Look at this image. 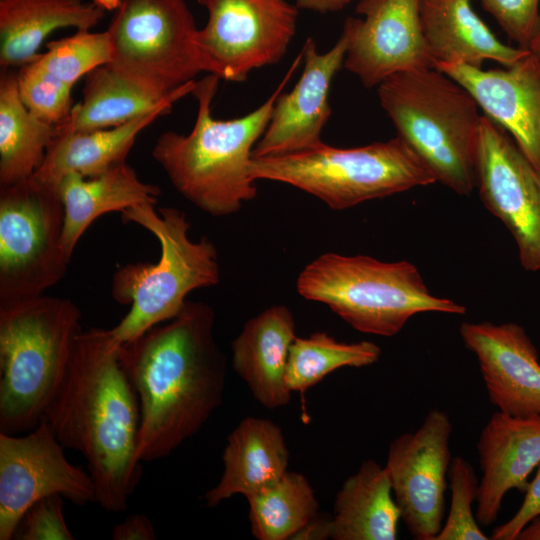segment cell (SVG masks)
<instances>
[{"label": "cell", "mask_w": 540, "mask_h": 540, "mask_svg": "<svg viewBox=\"0 0 540 540\" xmlns=\"http://www.w3.org/2000/svg\"><path fill=\"white\" fill-rule=\"evenodd\" d=\"M214 328V310L187 300L174 318L120 345L139 400L142 462L167 457L222 404L227 367Z\"/></svg>", "instance_id": "6da1fadb"}, {"label": "cell", "mask_w": 540, "mask_h": 540, "mask_svg": "<svg viewBox=\"0 0 540 540\" xmlns=\"http://www.w3.org/2000/svg\"><path fill=\"white\" fill-rule=\"evenodd\" d=\"M110 329L78 335L66 376L43 418L58 441L83 455L105 511L127 509L142 476L136 389Z\"/></svg>", "instance_id": "7a4b0ae2"}, {"label": "cell", "mask_w": 540, "mask_h": 540, "mask_svg": "<svg viewBox=\"0 0 540 540\" xmlns=\"http://www.w3.org/2000/svg\"><path fill=\"white\" fill-rule=\"evenodd\" d=\"M302 60V51L276 90L255 110L242 117L219 120L211 113L220 77L208 74L195 81L196 120L188 135L163 132L152 149L153 159L176 191L212 216L238 212L257 196L249 167L253 150L269 123L278 95Z\"/></svg>", "instance_id": "3957f363"}, {"label": "cell", "mask_w": 540, "mask_h": 540, "mask_svg": "<svg viewBox=\"0 0 540 540\" xmlns=\"http://www.w3.org/2000/svg\"><path fill=\"white\" fill-rule=\"evenodd\" d=\"M68 298L40 295L0 306V432L34 429L57 394L82 332Z\"/></svg>", "instance_id": "277c9868"}, {"label": "cell", "mask_w": 540, "mask_h": 540, "mask_svg": "<svg viewBox=\"0 0 540 540\" xmlns=\"http://www.w3.org/2000/svg\"><path fill=\"white\" fill-rule=\"evenodd\" d=\"M397 136L440 182L468 196L476 187L481 115L473 96L436 68L405 71L377 86Z\"/></svg>", "instance_id": "5b68a950"}, {"label": "cell", "mask_w": 540, "mask_h": 540, "mask_svg": "<svg viewBox=\"0 0 540 540\" xmlns=\"http://www.w3.org/2000/svg\"><path fill=\"white\" fill-rule=\"evenodd\" d=\"M121 217L124 223L138 224L152 233L160 244L156 263H129L113 275L112 297L130 305L110 329L122 344L174 318L192 291L218 284L220 267L214 244L205 237L191 240L190 222L179 209L156 211L155 204L142 203L125 210Z\"/></svg>", "instance_id": "8992f818"}, {"label": "cell", "mask_w": 540, "mask_h": 540, "mask_svg": "<svg viewBox=\"0 0 540 540\" xmlns=\"http://www.w3.org/2000/svg\"><path fill=\"white\" fill-rule=\"evenodd\" d=\"M296 289L303 298L328 306L355 330L384 337L398 334L419 313H466L464 305L433 295L407 260L324 253L301 270Z\"/></svg>", "instance_id": "52a82bcc"}, {"label": "cell", "mask_w": 540, "mask_h": 540, "mask_svg": "<svg viewBox=\"0 0 540 540\" xmlns=\"http://www.w3.org/2000/svg\"><path fill=\"white\" fill-rule=\"evenodd\" d=\"M251 177L289 184L333 210L385 198L436 182L428 167L399 136L354 148L323 141L294 153L253 157Z\"/></svg>", "instance_id": "ba28073f"}, {"label": "cell", "mask_w": 540, "mask_h": 540, "mask_svg": "<svg viewBox=\"0 0 540 540\" xmlns=\"http://www.w3.org/2000/svg\"><path fill=\"white\" fill-rule=\"evenodd\" d=\"M197 30L184 0H122L107 29L113 47L107 64L132 85L166 98L209 73Z\"/></svg>", "instance_id": "9c48e42d"}, {"label": "cell", "mask_w": 540, "mask_h": 540, "mask_svg": "<svg viewBox=\"0 0 540 540\" xmlns=\"http://www.w3.org/2000/svg\"><path fill=\"white\" fill-rule=\"evenodd\" d=\"M64 206L33 175L0 187V306L43 295L65 276Z\"/></svg>", "instance_id": "30bf717a"}, {"label": "cell", "mask_w": 540, "mask_h": 540, "mask_svg": "<svg viewBox=\"0 0 540 540\" xmlns=\"http://www.w3.org/2000/svg\"><path fill=\"white\" fill-rule=\"evenodd\" d=\"M208 21L196 33L209 74L232 82L279 62L296 32L298 7L287 0H197Z\"/></svg>", "instance_id": "8fae6325"}, {"label": "cell", "mask_w": 540, "mask_h": 540, "mask_svg": "<svg viewBox=\"0 0 540 540\" xmlns=\"http://www.w3.org/2000/svg\"><path fill=\"white\" fill-rule=\"evenodd\" d=\"M52 495L96 503L90 473L68 461L44 418L26 434L0 432V540L13 539L26 511Z\"/></svg>", "instance_id": "7c38bea8"}, {"label": "cell", "mask_w": 540, "mask_h": 540, "mask_svg": "<svg viewBox=\"0 0 540 540\" xmlns=\"http://www.w3.org/2000/svg\"><path fill=\"white\" fill-rule=\"evenodd\" d=\"M476 187L485 208L514 238L521 266L540 271V170L486 115L480 124Z\"/></svg>", "instance_id": "4fadbf2b"}, {"label": "cell", "mask_w": 540, "mask_h": 540, "mask_svg": "<svg viewBox=\"0 0 540 540\" xmlns=\"http://www.w3.org/2000/svg\"><path fill=\"white\" fill-rule=\"evenodd\" d=\"M452 430L448 414L435 408L388 448L384 467L401 520L416 540H435L444 523Z\"/></svg>", "instance_id": "5bb4252c"}, {"label": "cell", "mask_w": 540, "mask_h": 540, "mask_svg": "<svg viewBox=\"0 0 540 540\" xmlns=\"http://www.w3.org/2000/svg\"><path fill=\"white\" fill-rule=\"evenodd\" d=\"M420 0H360L346 18L344 68L367 87L397 73L435 68L419 15Z\"/></svg>", "instance_id": "9a60e30c"}, {"label": "cell", "mask_w": 540, "mask_h": 540, "mask_svg": "<svg viewBox=\"0 0 540 540\" xmlns=\"http://www.w3.org/2000/svg\"><path fill=\"white\" fill-rule=\"evenodd\" d=\"M347 44L341 32L334 46L320 53L316 42L307 38L301 50L302 74L290 92L278 95L253 157L294 153L322 142L321 133L331 115V83L344 66Z\"/></svg>", "instance_id": "2e32d148"}, {"label": "cell", "mask_w": 540, "mask_h": 540, "mask_svg": "<svg viewBox=\"0 0 540 540\" xmlns=\"http://www.w3.org/2000/svg\"><path fill=\"white\" fill-rule=\"evenodd\" d=\"M459 333L477 358L489 401L511 416L540 415V360L526 330L514 322H463Z\"/></svg>", "instance_id": "e0dca14e"}, {"label": "cell", "mask_w": 540, "mask_h": 540, "mask_svg": "<svg viewBox=\"0 0 540 540\" xmlns=\"http://www.w3.org/2000/svg\"><path fill=\"white\" fill-rule=\"evenodd\" d=\"M503 69L440 63L436 69L463 86L485 115L513 138L540 170V59L528 52Z\"/></svg>", "instance_id": "ac0fdd59"}, {"label": "cell", "mask_w": 540, "mask_h": 540, "mask_svg": "<svg viewBox=\"0 0 540 540\" xmlns=\"http://www.w3.org/2000/svg\"><path fill=\"white\" fill-rule=\"evenodd\" d=\"M476 449L482 475L475 515L481 526H489L497 520L505 495L513 489L525 493L540 464V415L496 411L482 428Z\"/></svg>", "instance_id": "d6986e66"}, {"label": "cell", "mask_w": 540, "mask_h": 540, "mask_svg": "<svg viewBox=\"0 0 540 540\" xmlns=\"http://www.w3.org/2000/svg\"><path fill=\"white\" fill-rule=\"evenodd\" d=\"M295 329L291 310L272 305L250 318L231 345L234 371L255 400L270 410L287 405L291 399L285 375L297 337Z\"/></svg>", "instance_id": "ffe728a7"}, {"label": "cell", "mask_w": 540, "mask_h": 540, "mask_svg": "<svg viewBox=\"0 0 540 540\" xmlns=\"http://www.w3.org/2000/svg\"><path fill=\"white\" fill-rule=\"evenodd\" d=\"M222 461L218 483L203 496L210 508L236 494L246 498L277 482L287 471L289 450L279 425L249 416L229 434Z\"/></svg>", "instance_id": "44dd1931"}, {"label": "cell", "mask_w": 540, "mask_h": 540, "mask_svg": "<svg viewBox=\"0 0 540 540\" xmlns=\"http://www.w3.org/2000/svg\"><path fill=\"white\" fill-rule=\"evenodd\" d=\"M419 15L435 66L482 68L486 60L508 66L529 52L502 43L472 9L471 0H420Z\"/></svg>", "instance_id": "7402d4cb"}, {"label": "cell", "mask_w": 540, "mask_h": 540, "mask_svg": "<svg viewBox=\"0 0 540 540\" xmlns=\"http://www.w3.org/2000/svg\"><path fill=\"white\" fill-rule=\"evenodd\" d=\"M178 100L169 99L127 123L108 129L71 132L56 128L44 161L33 177L57 189L61 179L69 173L95 177L124 163L138 134L155 119L169 113Z\"/></svg>", "instance_id": "603a6c76"}, {"label": "cell", "mask_w": 540, "mask_h": 540, "mask_svg": "<svg viewBox=\"0 0 540 540\" xmlns=\"http://www.w3.org/2000/svg\"><path fill=\"white\" fill-rule=\"evenodd\" d=\"M56 190L64 206L62 246L70 259L79 239L98 217L142 203L156 204L161 194L158 186L141 181L126 162L95 177L69 173Z\"/></svg>", "instance_id": "cb8c5ba5"}, {"label": "cell", "mask_w": 540, "mask_h": 540, "mask_svg": "<svg viewBox=\"0 0 540 540\" xmlns=\"http://www.w3.org/2000/svg\"><path fill=\"white\" fill-rule=\"evenodd\" d=\"M105 10L82 0H0V66L13 69L34 61L54 30H89Z\"/></svg>", "instance_id": "d4e9b609"}, {"label": "cell", "mask_w": 540, "mask_h": 540, "mask_svg": "<svg viewBox=\"0 0 540 540\" xmlns=\"http://www.w3.org/2000/svg\"><path fill=\"white\" fill-rule=\"evenodd\" d=\"M400 520L385 467L368 459L336 494L331 539L395 540Z\"/></svg>", "instance_id": "484cf974"}, {"label": "cell", "mask_w": 540, "mask_h": 540, "mask_svg": "<svg viewBox=\"0 0 540 540\" xmlns=\"http://www.w3.org/2000/svg\"><path fill=\"white\" fill-rule=\"evenodd\" d=\"M195 80L166 98L155 97L120 77L108 64L99 66L85 76L82 101L74 105L58 130L89 132L108 129L129 122L163 102L181 99L192 93Z\"/></svg>", "instance_id": "4316f807"}, {"label": "cell", "mask_w": 540, "mask_h": 540, "mask_svg": "<svg viewBox=\"0 0 540 540\" xmlns=\"http://www.w3.org/2000/svg\"><path fill=\"white\" fill-rule=\"evenodd\" d=\"M56 125L33 115L18 91L17 72L0 74V187L31 177L44 161Z\"/></svg>", "instance_id": "83f0119b"}, {"label": "cell", "mask_w": 540, "mask_h": 540, "mask_svg": "<svg viewBox=\"0 0 540 540\" xmlns=\"http://www.w3.org/2000/svg\"><path fill=\"white\" fill-rule=\"evenodd\" d=\"M252 535L258 540H288L319 513L308 479L287 470L274 484L246 497Z\"/></svg>", "instance_id": "f1b7e54d"}, {"label": "cell", "mask_w": 540, "mask_h": 540, "mask_svg": "<svg viewBox=\"0 0 540 540\" xmlns=\"http://www.w3.org/2000/svg\"><path fill=\"white\" fill-rule=\"evenodd\" d=\"M380 355V347L371 341L341 342L326 332L296 337L290 348L285 382L304 401L305 392L331 372L343 367L370 366Z\"/></svg>", "instance_id": "f546056e"}, {"label": "cell", "mask_w": 540, "mask_h": 540, "mask_svg": "<svg viewBox=\"0 0 540 540\" xmlns=\"http://www.w3.org/2000/svg\"><path fill=\"white\" fill-rule=\"evenodd\" d=\"M47 51L35 61L71 87L93 69L112 60L113 47L108 31L77 30L72 36L47 43Z\"/></svg>", "instance_id": "4dcf8cb0"}, {"label": "cell", "mask_w": 540, "mask_h": 540, "mask_svg": "<svg viewBox=\"0 0 540 540\" xmlns=\"http://www.w3.org/2000/svg\"><path fill=\"white\" fill-rule=\"evenodd\" d=\"M448 480L451 501L446 520L435 540H488L476 519L473 505L478 496L479 480L474 467L458 455L452 458Z\"/></svg>", "instance_id": "1f68e13d"}, {"label": "cell", "mask_w": 540, "mask_h": 540, "mask_svg": "<svg viewBox=\"0 0 540 540\" xmlns=\"http://www.w3.org/2000/svg\"><path fill=\"white\" fill-rule=\"evenodd\" d=\"M21 101L37 118L58 125L72 109V87L42 68L35 60L17 71Z\"/></svg>", "instance_id": "d6a6232c"}, {"label": "cell", "mask_w": 540, "mask_h": 540, "mask_svg": "<svg viewBox=\"0 0 540 540\" xmlns=\"http://www.w3.org/2000/svg\"><path fill=\"white\" fill-rule=\"evenodd\" d=\"M64 498L45 497L33 504L21 518L13 539L73 540L64 513Z\"/></svg>", "instance_id": "836d02e7"}, {"label": "cell", "mask_w": 540, "mask_h": 540, "mask_svg": "<svg viewBox=\"0 0 540 540\" xmlns=\"http://www.w3.org/2000/svg\"><path fill=\"white\" fill-rule=\"evenodd\" d=\"M540 0H480L509 39L528 50L540 26Z\"/></svg>", "instance_id": "e575fe53"}, {"label": "cell", "mask_w": 540, "mask_h": 540, "mask_svg": "<svg viewBox=\"0 0 540 540\" xmlns=\"http://www.w3.org/2000/svg\"><path fill=\"white\" fill-rule=\"evenodd\" d=\"M538 517H540V464L528 484L521 506L509 520L492 531L490 539L516 540L519 532Z\"/></svg>", "instance_id": "d590c367"}, {"label": "cell", "mask_w": 540, "mask_h": 540, "mask_svg": "<svg viewBox=\"0 0 540 540\" xmlns=\"http://www.w3.org/2000/svg\"><path fill=\"white\" fill-rule=\"evenodd\" d=\"M113 540H155L156 532L151 520L144 514H132L114 526Z\"/></svg>", "instance_id": "8d00e7d4"}, {"label": "cell", "mask_w": 540, "mask_h": 540, "mask_svg": "<svg viewBox=\"0 0 540 540\" xmlns=\"http://www.w3.org/2000/svg\"><path fill=\"white\" fill-rule=\"evenodd\" d=\"M331 539V517L319 514L303 527L293 539Z\"/></svg>", "instance_id": "74e56055"}, {"label": "cell", "mask_w": 540, "mask_h": 540, "mask_svg": "<svg viewBox=\"0 0 540 540\" xmlns=\"http://www.w3.org/2000/svg\"><path fill=\"white\" fill-rule=\"evenodd\" d=\"M349 2L350 0H296V6L318 13H328L342 10Z\"/></svg>", "instance_id": "f35d334b"}, {"label": "cell", "mask_w": 540, "mask_h": 540, "mask_svg": "<svg viewBox=\"0 0 540 540\" xmlns=\"http://www.w3.org/2000/svg\"><path fill=\"white\" fill-rule=\"evenodd\" d=\"M516 540H540V517L527 524L519 532Z\"/></svg>", "instance_id": "ab89813d"}, {"label": "cell", "mask_w": 540, "mask_h": 540, "mask_svg": "<svg viewBox=\"0 0 540 540\" xmlns=\"http://www.w3.org/2000/svg\"><path fill=\"white\" fill-rule=\"evenodd\" d=\"M92 3L102 8L103 10H117L122 0H92Z\"/></svg>", "instance_id": "60d3db41"}, {"label": "cell", "mask_w": 540, "mask_h": 540, "mask_svg": "<svg viewBox=\"0 0 540 540\" xmlns=\"http://www.w3.org/2000/svg\"><path fill=\"white\" fill-rule=\"evenodd\" d=\"M528 50L540 59V26L535 33Z\"/></svg>", "instance_id": "b9f144b4"}]
</instances>
